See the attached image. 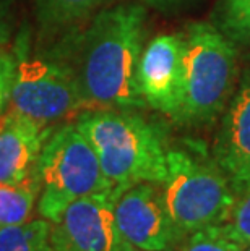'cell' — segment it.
<instances>
[{
	"label": "cell",
	"mask_w": 250,
	"mask_h": 251,
	"mask_svg": "<svg viewBox=\"0 0 250 251\" xmlns=\"http://www.w3.org/2000/svg\"><path fill=\"white\" fill-rule=\"evenodd\" d=\"M145 8L125 3L99 13L80 36L72 63L82 105L88 109H134L146 102L138 86Z\"/></svg>",
	"instance_id": "obj_1"
},
{
	"label": "cell",
	"mask_w": 250,
	"mask_h": 251,
	"mask_svg": "<svg viewBox=\"0 0 250 251\" xmlns=\"http://www.w3.org/2000/svg\"><path fill=\"white\" fill-rule=\"evenodd\" d=\"M98 154L101 169L114 190L150 181L161 185L167 175V149L161 131L129 112L93 109L75 124Z\"/></svg>",
	"instance_id": "obj_2"
},
{
	"label": "cell",
	"mask_w": 250,
	"mask_h": 251,
	"mask_svg": "<svg viewBox=\"0 0 250 251\" xmlns=\"http://www.w3.org/2000/svg\"><path fill=\"white\" fill-rule=\"evenodd\" d=\"M163 198L179 237L227 222L236 202L229 180L215 157L196 143L167 149Z\"/></svg>",
	"instance_id": "obj_3"
},
{
	"label": "cell",
	"mask_w": 250,
	"mask_h": 251,
	"mask_svg": "<svg viewBox=\"0 0 250 251\" xmlns=\"http://www.w3.org/2000/svg\"><path fill=\"white\" fill-rule=\"evenodd\" d=\"M31 175L39 188L38 211L51 224L80 198L114 191L96 151L77 125L47 135Z\"/></svg>",
	"instance_id": "obj_4"
},
{
	"label": "cell",
	"mask_w": 250,
	"mask_h": 251,
	"mask_svg": "<svg viewBox=\"0 0 250 251\" xmlns=\"http://www.w3.org/2000/svg\"><path fill=\"white\" fill-rule=\"evenodd\" d=\"M234 78L232 42L211 25L190 26L184 37V88L175 119L184 124L213 122L231 98Z\"/></svg>",
	"instance_id": "obj_5"
},
{
	"label": "cell",
	"mask_w": 250,
	"mask_h": 251,
	"mask_svg": "<svg viewBox=\"0 0 250 251\" xmlns=\"http://www.w3.org/2000/svg\"><path fill=\"white\" fill-rule=\"evenodd\" d=\"M8 102L12 114L41 128L83 107L68 67L42 58H25L17 63Z\"/></svg>",
	"instance_id": "obj_6"
},
{
	"label": "cell",
	"mask_w": 250,
	"mask_h": 251,
	"mask_svg": "<svg viewBox=\"0 0 250 251\" xmlns=\"http://www.w3.org/2000/svg\"><path fill=\"white\" fill-rule=\"evenodd\" d=\"M114 217L125 247L167 251L180 240L158 183L141 181L122 190L114 202Z\"/></svg>",
	"instance_id": "obj_7"
},
{
	"label": "cell",
	"mask_w": 250,
	"mask_h": 251,
	"mask_svg": "<svg viewBox=\"0 0 250 251\" xmlns=\"http://www.w3.org/2000/svg\"><path fill=\"white\" fill-rule=\"evenodd\" d=\"M119 190L89 195L65 207L51 224L54 251H125L114 217Z\"/></svg>",
	"instance_id": "obj_8"
},
{
	"label": "cell",
	"mask_w": 250,
	"mask_h": 251,
	"mask_svg": "<svg viewBox=\"0 0 250 251\" xmlns=\"http://www.w3.org/2000/svg\"><path fill=\"white\" fill-rule=\"evenodd\" d=\"M137 79L145 102L175 119L184 88V37H154L141 52Z\"/></svg>",
	"instance_id": "obj_9"
},
{
	"label": "cell",
	"mask_w": 250,
	"mask_h": 251,
	"mask_svg": "<svg viewBox=\"0 0 250 251\" xmlns=\"http://www.w3.org/2000/svg\"><path fill=\"white\" fill-rule=\"evenodd\" d=\"M213 157L229 180L236 198L250 186V70L227 109Z\"/></svg>",
	"instance_id": "obj_10"
},
{
	"label": "cell",
	"mask_w": 250,
	"mask_h": 251,
	"mask_svg": "<svg viewBox=\"0 0 250 251\" xmlns=\"http://www.w3.org/2000/svg\"><path fill=\"white\" fill-rule=\"evenodd\" d=\"M49 131L23 117L10 114L0 125V183L15 185L34 169Z\"/></svg>",
	"instance_id": "obj_11"
},
{
	"label": "cell",
	"mask_w": 250,
	"mask_h": 251,
	"mask_svg": "<svg viewBox=\"0 0 250 251\" xmlns=\"http://www.w3.org/2000/svg\"><path fill=\"white\" fill-rule=\"evenodd\" d=\"M38 195L39 188L33 175L15 185L0 183V228L29 221Z\"/></svg>",
	"instance_id": "obj_12"
},
{
	"label": "cell",
	"mask_w": 250,
	"mask_h": 251,
	"mask_svg": "<svg viewBox=\"0 0 250 251\" xmlns=\"http://www.w3.org/2000/svg\"><path fill=\"white\" fill-rule=\"evenodd\" d=\"M0 251H54L51 222L42 217L0 228Z\"/></svg>",
	"instance_id": "obj_13"
},
{
	"label": "cell",
	"mask_w": 250,
	"mask_h": 251,
	"mask_svg": "<svg viewBox=\"0 0 250 251\" xmlns=\"http://www.w3.org/2000/svg\"><path fill=\"white\" fill-rule=\"evenodd\" d=\"M246 245L232 233L229 226L220 224L187 235L182 251H244Z\"/></svg>",
	"instance_id": "obj_14"
},
{
	"label": "cell",
	"mask_w": 250,
	"mask_h": 251,
	"mask_svg": "<svg viewBox=\"0 0 250 251\" xmlns=\"http://www.w3.org/2000/svg\"><path fill=\"white\" fill-rule=\"evenodd\" d=\"M104 0H39L41 18L52 25H63L83 18Z\"/></svg>",
	"instance_id": "obj_15"
},
{
	"label": "cell",
	"mask_w": 250,
	"mask_h": 251,
	"mask_svg": "<svg viewBox=\"0 0 250 251\" xmlns=\"http://www.w3.org/2000/svg\"><path fill=\"white\" fill-rule=\"evenodd\" d=\"M224 26L232 39H250V0H226Z\"/></svg>",
	"instance_id": "obj_16"
},
{
	"label": "cell",
	"mask_w": 250,
	"mask_h": 251,
	"mask_svg": "<svg viewBox=\"0 0 250 251\" xmlns=\"http://www.w3.org/2000/svg\"><path fill=\"white\" fill-rule=\"evenodd\" d=\"M226 224L244 245L250 243V186L236 198Z\"/></svg>",
	"instance_id": "obj_17"
},
{
	"label": "cell",
	"mask_w": 250,
	"mask_h": 251,
	"mask_svg": "<svg viewBox=\"0 0 250 251\" xmlns=\"http://www.w3.org/2000/svg\"><path fill=\"white\" fill-rule=\"evenodd\" d=\"M15 67L17 63L12 58V55L0 52V91L2 93H10L15 75Z\"/></svg>",
	"instance_id": "obj_18"
},
{
	"label": "cell",
	"mask_w": 250,
	"mask_h": 251,
	"mask_svg": "<svg viewBox=\"0 0 250 251\" xmlns=\"http://www.w3.org/2000/svg\"><path fill=\"white\" fill-rule=\"evenodd\" d=\"M8 99H10V93H2L0 91V114L5 110V105H7Z\"/></svg>",
	"instance_id": "obj_19"
},
{
	"label": "cell",
	"mask_w": 250,
	"mask_h": 251,
	"mask_svg": "<svg viewBox=\"0 0 250 251\" xmlns=\"http://www.w3.org/2000/svg\"><path fill=\"white\" fill-rule=\"evenodd\" d=\"M125 251H141V250H135V248H130V247H125Z\"/></svg>",
	"instance_id": "obj_20"
},
{
	"label": "cell",
	"mask_w": 250,
	"mask_h": 251,
	"mask_svg": "<svg viewBox=\"0 0 250 251\" xmlns=\"http://www.w3.org/2000/svg\"><path fill=\"white\" fill-rule=\"evenodd\" d=\"M244 251H250V243H249V245H246V248H244Z\"/></svg>",
	"instance_id": "obj_21"
},
{
	"label": "cell",
	"mask_w": 250,
	"mask_h": 251,
	"mask_svg": "<svg viewBox=\"0 0 250 251\" xmlns=\"http://www.w3.org/2000/svg\"><path fill=\"white\" fill-rule=\"evenodd\" d=\"M156 2H172V0H156Z\"/></svg>",
	"instance_id": "obj_22"
}]
</instances>
